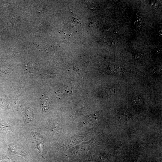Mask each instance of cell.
<instances>
[{
	"instance_id": "obj_1",
	"label": "cell",
	"mask_w": 162,
	"mask_h": 162,
	"mask_svg": "<svg viewBox=\"0 0 162 162\" xmlns=\"http://www.w3.org/2000/svg\"><path fill=\"white\" fill-rule=\"evenodd\" d=\"M40 104L43 111H47L49 108L51 102L49 98L47 96H44L42 98Z\"/></svg>"
},
{
	"instance_id": "obj_2",
	"label": "cell",
	"mask_w": 162,
	"mask_h": 162,
	"mask_svg": "<svg viewBox=\"0 0 162 162\" xmlns=\"http://www.w3.org/2000/svg\"><path fill=\"white\" fill-rule=\"evenodd\" d=\"M142 26V22L141 18L139 16H136L134 22V27L137 30H139L141 28Z\"/></svg>"
},
{
	"instance_id": "obj_3",
	"label": "cell",
	"mask_w": 162,
	"mask_h": 162,
	"mask_svg": "<svg viewBox=\"0 0 162 162\" xmlns=\"http://www.w3.org/2000/svg\"><path fill=\"white\" fill-rule=\"evenodd\" d=\"M118 116L120 119L123 121L127 120L129 118L128 113L124 110L119 111L118 113Z\"/></svg>"
},
{
	"instance_id": "obj_4",
	"label": "cell",
	"mask_w": 162,
	"mask_h": 162,
	"mask_svg": "<svg viewBox=\"0 0 162 162\" xmlns=\"http://www.w3.org/2000/svg\"><path fill=\"white\" fill-rule=\"evenodd\" d=\"M0 128L5 130H11L12 129L10 126L8 124L0 120Z\"/></svg>"
},
{
	"instance_id": "obj_5",
	"label": "cell",
	"mask_w": 162,
	"mask_h": 162,
	"mask_svg": "<svg viewBox=\"0 0 162 162\" xmlns=\"http://www.w3.org/2000/svg\"><path fill=\"white\" fill-rule=\"evenodd\" d=\"M140 97H135L133 98V100L135 104H138L140 103Z\"/></svg>"
}]
</instances>
